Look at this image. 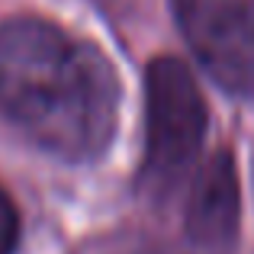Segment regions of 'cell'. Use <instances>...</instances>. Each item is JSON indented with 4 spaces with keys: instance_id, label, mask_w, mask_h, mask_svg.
I'll list each match as a JSON object with an SVG mask.
<instances>
[{
    "instance_id": "2",
    "label": "cell",
    "mask_w": 254,
    "mask_h": 254,
    "mask_svg": "<svg viewBox=\"0 0 254 254\" xmlns=\"http://www.w3.org/2000/svg\"><path fill=\"white\" fill-rule=\"evenodd\" d=\"M209 110L193 71L180 58L161 55L145 71V155L138 190L161 203L184 187L199 161Z\"/></svg>"
},
{
    "instance_id": "1",
    "label": "cell",
    "mask_w": 254,
    "mask_h": 254,
    "mask_svg": "<svg viewBox=\"0 0 254 254\" xmlns=\"http://www.w3.org/2000/svg\"><path fill=\"white\" fill-rule=\"evenodd\" d=\"M0 119L52 158L97 161L119 123L116 71L93 42L52 19H3Z\"/></svg>"
},
{
    "instance_id": "5",
    "label": "cell",
    "mask_w": 254,
    "mask_h": 254,
    "mask_svg": "<svg viewBox=\"0 0 254 254\" xmlns=\"http://www.w3.org/2000/svg\"><path fill=\"white\" fill-rule=\"evenodd\" d=\"M16 242H19V212L0 187V254H13Z\"/></svg>"
},
{
    "instance_id": "4",
    "label": "cell",
    "mask_w": 254,
    "mask_h": 254,
    "mask_svg": "<svg viewBox=\"0 0 254 254\" xmlns=\"http://www.w3.org/2000/svg\"><path fill=\"white\" fill-rule=\"evenodd\" d=\"M242 225V187L232 151H216L196 171L184 209V232L196 254H232Z\"/></svg>"
},
{
    "instance_id": "3",
    "label": "cell",
    "mask_w": 254,
    "mask_h": 254,
    "mask_svg": "<svg viewBox=\"0 0 254 254\" xmlns=\"http://www.w3.org/2000/svg\"><path fill=\"white\" fill-rule=\"evenodd\" d=\"M180 36L222 90L254 97V0H171Z\"/></svg>"
}]
</instances>
